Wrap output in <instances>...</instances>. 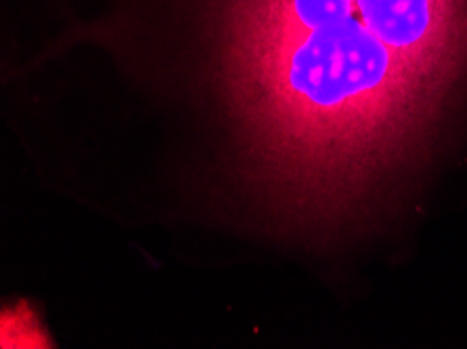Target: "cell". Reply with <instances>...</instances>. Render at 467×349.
Returning a JSON list of instances; mask_svg holds the SVG:
<instances>
[{"mask_svg":"<svg viewBox=\"0 0 467 349\" xmlns=\"http://www.w3.org/2000/svg\"><path fill=\"white\" fill-rule=\"evenodd\" d=\"M202 15L247 178L313 232L369 213L467 67V0H203Z\"/></svg>","mask_w":467,"mask_h":349,"instance_id":"6da1fadb","label":"cell"}]
</instances>
